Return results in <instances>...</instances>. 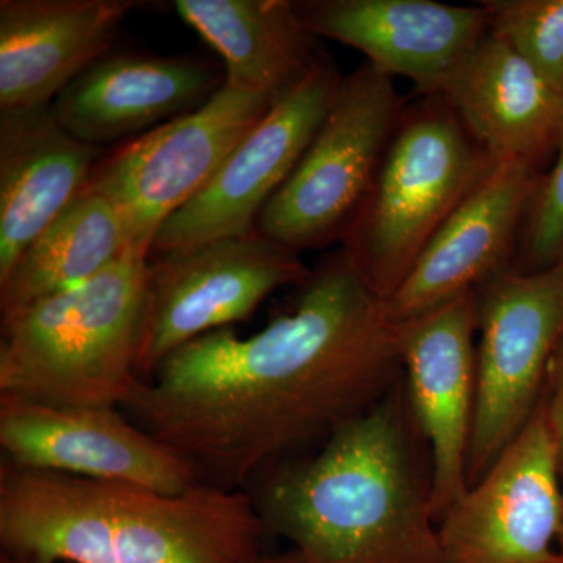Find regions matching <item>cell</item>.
Segmentation results:
<instances>
[{
    "label": "cell",
    "mask_w": 563,
    "mask_h": 563,
    "mask_svg": "<svg viewBox=\"0 0 563 563\" xmlns=\"http://www.w3.org/2000/svg\"><path fill=\"white\" fill-rule=\"evenodd\" d=\"M273 103L224 85L201 109L106 152L85 188L117 207L132 250L151 255L162 225L210 184Z\"/></svg>",
    "instance_id": "obj_8"
},
{
    "label": "cell",
    "mask_w": 563,
    "mask_h": 563,
    "mask_svg": "<svg viewBox=\"0 0 563 563\" xmlns=\"http://www.w3.org/2000/svg\"><path fill=\"white\" fill-rule=\"evenodd\" d=\"M544 420L553 437L555 454H558L559 472L563 484V335L548 366L547 384L542 396Z\"/></svg>",
    "instance_id": "obj_24"
},
{
    "label": "cell",
    "mask_w": 563,
    "mask_h": 563,
    "mask_svg": "<svg viewBox=\"0 0 563 563\" xmlns=\"http://www.w3.org/2000/svg\"><path fill=\"white\" fill-rule=\"evenodd\" d=\"M401 380L252 495L266 532L303 563H440L431 463Z\"/></svg>",
    "instance_id": "obj_2"
},
{
    "label": "cell",
    "mask_w": 563,
    "mask_h": 563,
    "mask_svg": "<svg viewBox=\"0 0 563 563\" xmlns=\"http://www.w3.org/2000/svg\"><path fill=\"white\" fill-rule=\"evenodd\" d=\"M442 96L406 106L342 250L383 298L495 166Z\"/></svg>",
    "instance_id": "obj_5"
},
{
    "label": "cell",
    "mask_w": 563,
    "mask_h": 563,
    "mask_svg": "<svg viewBox=\"0 0 563 563\" xmlns=\"http://www.w3.org/2000/svg\"><path fill=\"white\" fill-rule=\"evenodd\" d=\"M131 250L120 211L85 188L0 279V313L85 284Z\"/></svg>",
    "instance_id": "obj_21"
},
{
    "label": "cell",
    "mask_w": 563,
    "mask_h": 563,
    "mask_svg": "<svg viewBox=\"0 0 563 563\" xmlns=\"http://www.w3.org/2000/svg\"><path fill=\"white\" fill-rule=\"evenodd\" d=\"M563 258V125L553 168L540 179L529 207L515 268L542 272Z\"/></svg>",
    "instance_id": "obj_23"
},
{
    "label": "cell",
    "mask_w": 563,
    "mask_h": 563,
    "mask_svg": "<svg viewBox=\"0 0 563 563\" xmlns=\"http://www.w3.org/2000/svg\"><path fill=\"white\" fill-rule=\"evenodd\" d=\"M402 379L399 324L343 250L262 331L206 333L141 380L124 412L190 463L203 484L244 485L324 442Z\"/></svg>",
    "instance_id": "obj_1"
},
{
    "label": "cell",
    "mask_w": 563,
    "mask_h": 563,
    "mask_svg": "<svg viewBox=\"0 0 563 563\" xmlns=\"http://www.w3.org/2000/svg\"><path fill=\"white\" fill-rule=\"evenodd\" d=\"M299 20L317 38L362 52L387 76L413 81L421 96H437L451 70L488 33L477 7L433 0H302Z\"/></svg>",
    "instance_id": "obj_15"
},
{
    "label": "cell",
    "mask_w": 563,
    "mask_h": 563,
    "mask_svg": "<svg viewBox=\"0 0 563 563\" xmlns=\"http://www.w3.org/2000/svg\"><path fill=\"white\" fill-rule=\"evenodd\" d=\"M298 252L258 232L150 255L140 376L213 331L247 320L280 288L309 276Z\"/></svg>",
    "instance_id": "obj_9"
},
{
    "label": "cell",
    "mask_w": 563,
    "mask_h": 563,
    "mask_svg": "<svg viewBox=\"0 0 563 563\" xmlns=\"http://www.w3.org/2000/svg\"><path fill=\"white\" fill-rule=\"evenodd\" d=\"M488 31L563 92V0H485Z\"/></svg>",
    "instance_id": "obj_22"
},
{
    "label": "cell",
    "mask_w": 563,
    "mask_h": 563,
    "mask_svg": "<svg viewBox=\"0 0 563 563\" xmlns=\"http://www.w3.org/2000/svg\"><path fill=\"white\" fill-rule=\"evenodd\" d=\"M0 563H25L21 561H16V559H11L9 555H2V561Z\"/></svg>",
    "instance_id": "obj_27"
},
{
    "label": "cell",
    "mask_w": 563,
    "mask_h": 563,
    "mask_svg": "<svg viewBox=\"0 0 563 563\" xmlns=\"http://www.w3.org/2000/svg\"><path fill=\"white\" fill-rule=\"evenodd\" d=\"M103 154L70 135L51 106L0 110V279L85 190Z\"/></svg>",
    "instance_id": "obj_19"
},
{
    "label": "cell",
    "mask_w": 563,
    "mask_h": 563,
    "mask_svg": "<svg viewBox=\"0 0 563 563\" xmlns=\"http://www.w3.org/2000/svg\"><path fill=\"white\" fill-rule=\"evenodd\" d=\"M437 96L496 163L539 168L558 150L563 92L490 31L451 70Z\"/></svg>",
    "instance_id": "obj_18"
},
{
    "label": "cell",
    "mask_w": 563,
    "mask_h": 563,
    "mask_svg": "<svg viewBox=\"0 0 563 563\" xmlns=\"http://www.w3.org/2000/svg\"><path fill=\"white\" fill-rule=\"evenodd\" d=\"M558 551H559V555H561V563H563V525H562L561 533H559Z\"/></svg>",
    "instance_id": "obj_26"
},
{
    "label": "cell",
    "mask_w": 563,
    "mask_h": 563,
    "mask_svg": "<svg viewBox=\"0 0 563 563\" xmlns=\"http://www.w3.org/2000/svg\"><path fill=\"white\" fill-rule=\"evenodd\" d=\"M476 410L466 479L476 484L532 420L563 335V258L542 272L512 268L474 290Z\"/></svg>",
    "instance_id": "obj_7"
},
{
    "label": "cell",
    "mask_w": 563,
    "mask_h": 563,
    "mask_svg": "<svg viewBox=\"0 0 563 563\" xmlns=\"http://www.w3.org/2000/svg\"><path fill=\"white\" fill-rule=\"evenodd\" d=\"M407 402L431 463L435 523L468 490L466 461L476 410V296L398 322Z\"/></svg>",
    "instance_id": "obj_13"
},
{
    "label": "cell",
    "mask_w": 563,
    "mask_h": 563,
    "mask_svg": "<svg viewBox=\"0 0 563 563\" xmlns=\"http://www.w3.org/2000/svg\"><path fill=\"white\" fill-rule=\"evenodd\" d=\"M342 76L328 58L273 103L196 198L162 225L151 255L255 232L266 203L288 180L320 128Z\"/></svg>",
    "instance_id": "obj_11"
},
{
    "label": "cell",
    "mask_w": 563,
    "mask_h": 563,
    "mask_svg": "<svg viewBox=\"0 0 563 563\" xmlns=\"http://www.w3.org/2000/svg\"><path fill=\"white\" fill-rule=\"evenodd\" d=\"M147 263L128 251L85 284L2 314L0 396L122 409L143 380Z\"/></svg>",
    "instance_id": "obj_4"
},
{
    "label": "cell",
    "mask_w": 563,
    "mask_h": 563,
    "mask_svg": "<svg viewBox=\"0 0 563 563\" xmlns=\"http://www.w3.org/2000/svg\"><path fill=\"white\" fill-rule=\"evenodd\" d=\"M174 9L220 55L235 90L279 101L329 58L288 0H177Z\"/></svg>",
    "instance_id": "obj_20"
},
{
    "label": "cell",
    "mask_w": 563,
    "mask_h": 563,
    "mask_svg": "<svg viewBox=\"0 0 563 563\" xmlns=\"http://www.w3.org/2000/svg\"><path fill=\"white\" fill-rule=\"evenodd\" d=\"M540 179L539 168L528 163H495L387 299L393 320L432 312L512 268Z\"/></svg>",
    "instance_id": "obj_14"
},
{
    "label": "cell",
    "mask_w": 563,
    "mask_h": 563,
    "mask_svg": "<svg viewBox=\"0 0 563 563\" xmlns=\"http://www.w3.org/2000/svg\"><path fill=\"white\" fill-rule=\"evenodd\" d=\"M266 529L254 498L199 483L180 495L0 468V544L25 563H250Z\"/></svg>",
    "instance_id": "obj_3"
},
{
    "label": "cell",
    "mask_w": 563,
    "mask_h": 563,
    "mask_svg": "<svg viewBox=\"0 0 563 563\" xmlns=\"http://www.w3.org/2000/svg\"><path fill=\"white\" fill-rule=\"evenodd\" d=\"M224 85V66L206 57L109 52L51 110L70 135L103 150L201 109Z\"/></svg>",
    "instance_id": "obj_16"
},
{
    "label": "cell",
    "mask_w": 563,
    "mask_h": 563,
    "mask_svg": "<svg viewBox=\"0 0 563 563\" xmlns=\"http://www.w3.org/2000/svg\"><path fill=\"white\" fill-rule=\"evenodd\" d=\"M3 462L180 495L201 483L190 463L120 407H57L0 396Z\"/></svg>",
    "instance_id": "obj_12"
},
{
    "label": "cell",
    "mask_w": 563,
    "mask_h": 563,
    "mask_svg": "<svg viewBox=\"0 0 563 563\" xmlns=\"http://www.w3.org/2000/svg\"><path fill=\"white\" fill-rule=\"evenodd\" d=\"M563 484L542 406L437 528L440 563H561Z\"/></svg>",
    "instance_id": "obj_10"
},
{
    "label": "cell",
    "mask_w": 563,
    "mask_h": 563,
    "mask_svg": "<svg viewBox=\"0 0 563 563\" xmlns=\"http://www.w3.org/2000/svg\"><path fill=\"white\" fill-rule=\"evenodd\" d=\"M250 563H303L301 555H299L298 551L291 550L287 551L284 554L277 555H258L254 561Z\"/></svg>",
    "instance_id": "obj_25"
},
{
    "label": "cell",
    "mask_w": 563,
    "mask_h": 563,
    "mask_svg": "<svg viewBox=\"0 0 563 563\" xmlns=\"http://www.w3.org/2000/svg\"><path fill=\"white\" fill-rule=\"evenodd\" d=\"M404 109L393 77L369 63L342 77L324 120L262 210L255 232L298 254L342 242Z\"/></svg>",
    "instance_id": "obj_6"
},
{
    "label": "cell",
    "mask_w": 563,
    "mask_h": 563,
    "mask_svg": "<svg viewBox=\"0 0 563 563\" xmlns=\"http://www.w3.org/2000/svg\"><path fill=\"white\" fill-rule=\"evenodd\" d=\"M136 0H2L0 110L51 106L109 54Z\"/></svg>",
    "instance_id": "obj_17"
}]
</instances>
